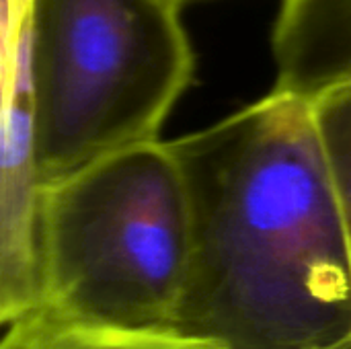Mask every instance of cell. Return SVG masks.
I'll return each instance as SVG.
<instances>
[{"mask_svg":"<svg viewBox=\"0 0 351 349\" xmlns=\"http://www.w3.org/2000/svg\"><path fill=\"white\" fill-rule=\"evenodd\" d=\"M169 148L191 218L171 333L214 349L350 339V257L313 103L274 88Z\"/></svg>","mask_w":351,"mask_h":349,"instance_id":"6da1fadb","label":"cell"},{"mask_svg":"<svg viewBox=\"0 0 351 349\" xmlns=\"http://www.w3.org/2000/svg\"><path fill=\"white\" fill-rule=\"evenodd\" d=\"M183 0H29L27 76L45 187L156 142L193 78Z\"/></svg>","mask_w":351,"mask_h":349,"instance_id":"7a4b0ae2","label":"cell"},{"mask_svg":"<svg viewBox=\"0 0 351 349\" xmlns=\"http://www.w3.org/2000/svg\"><path fill=\"white\" fill-rule=\"evenodd\" d=\"M189 251V202L169 142L121 150L47 187L41 306L90 325L171 333Z\"/></svg>","mask_w":351,"mask_h":349,"instance_id":"3957f363","label":"cell"},{"mask_svg":"<svg viewBox=\"0 0 351 349\" xmlns=\"http://www.w3.org/2000/svg\"><path fill=\"white\" fill-rule=\"evenodd\" d=\"M29 0H0V329L43 302V214L27 76Z\"/></svg>","mask_w":351,"mask_h":349,"instance_id":"277c9868","label":"cell"},{"mask_svg":"<svg viewBox=\"0 0 351 349\" xmlns=\"http://www.w3.org/2000/svg\"><path fill=\"white\" fill-rule=\"evenodd\" d=\"M276 91L308 103L351 82V0H284L274 29Z\"/></svg>","mask_w":351,"mask_h":349,"instance_id":"5b68a950","label":"cell"},{"mask_svg":"<svg viewBox=\"0 0 351 349\" xmlns=\"http://www.w3.org/2000/svg\"><path fill=\"white\" fill-rule=\"evenodd\" d=\"M0 349H214L173 333H140L90 325L43 306L0 333Z\"/></svg>","mask_w":351,"mask_h":349,"instance_id":"8992f818","label":"cell"},{"mask_svg":"<svg viewBox=\"0 0 351 349\" xmlns=\"http://www.w3.org/2000/svg\"><path fill=\"white\" fill-rule=\"evenodd\" d=\"M313 113L337 195L351 267V82L313 101Z\"/></svg>","mask_w":351,"mask_h":349,"instance_id":"52a82bcc","label":"cell"},{"mask_svg":"<svg viewBox=\"0 0 351 349\" xmlns=\"http://www.w3.org/2000/svg\"><path fill=\"white\" fill-rule=\"evenodd\" d=\"M321 349H351V337L346 341H339V344H333V346H327V348Z\"/></svg>","mask_w":351,"mask_h":349,"instance_id":"ba28073f","label":"cell"}]
</instances>
